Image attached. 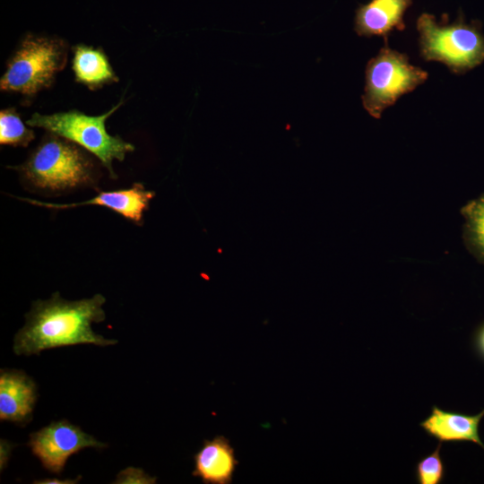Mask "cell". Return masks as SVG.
Masks as SVG:
<instances>
[{"label":"cell","instance_id":"obj_1","mask_svg":"<svg viewBox=\"0 0 484 484\" xmlns=\"http://www.w3.org/2000/svg\"><path fill=\"white\" fill-rule=\"evenodd\" d=\"M106 298L98 293L89 298L67 300L58 291L48 299L32 302L25 314V324L13 338L16 355H39L44 350L93 344L109 346L117 340L96 333L91 324L106 318L103 305Z\"/></svg>","mask_w":484,"mask_h":484},{"label":"cell","instance_id":"obj_2","mask_svg":"<svg viewBox=\"0 0 484 484\" xmlns=\"http://www.w3.org/2000/svg\"><path fill=\"white\" fill-rule=\"evenodd\" d=\"M420 56L443 63L455 74H464L484 62V34L478 20L465 22L462 12L453 22L443 14L441 21L428 13L417 19Z\"/></svg>","mask_w":484,"mask_h":484},{"label":"cell","instance_id":"obj_3","mask_svg":"<svg viewBox=\"0 0 484 484\" xmlns=\"http://www.w3.org/2000/svg\"><path fill=\"white\" fill-rule=\"evenodd\" d=\"M51 134L24 163L12 169L39 189L64 191L91 184L93 166L86 154L77 144Z\"/></svg>","mask_w":484,"mask_h":484},{"label":"cell","instance_id":"obj_4","mask_svg":"<svg viewBox=\"0 0 484 484\" xmlns=\"http://www.w3.org/2000/svg\"><path fill=\"white\" fill-rule=\"evenodd\" d=\"M121 104L122 101L100 116H88L78 110L52 115L34 113L26 123L30 126L43 128L85 149L99 160L111 178H117L113 161H122L128 152L134 151L132 143L118 135L109 134L106 129V120Z\"/></svg>","mask_w":484,"mask_h":484},{"label":"cell","instance_id":"obj_5","mask_svg":"<svg viewBox=\"0 0 484 484\" xmlns=\"http://www.w3.org/2000/svg\"><path fill=\"white\" fill-rule=\"evenodd\" d=\"M67 47L59 39L28 35L7 63L1 91L31 96L49 87L64 68Z\"/></svg>","mask_w":484,"mask_h":484},{"label":"cell","instance_id":"obj_6","mask_svg":"<svg viewBox=\"0 0 484 484\" xmlns=\"http://www.w3.org/2000/svg\"><path fill=\"white\" fill-rule=\"evenodd\" d=\"M428 73L410 64L404 53L385 45L371 58L365 70L362 104L375 118L393 106L402 95L414 91L428 79Z\"/></svg>","mask_w":484,"mask_h":484},{"label":"cell","instance_id":"obj_7","mask_svg":"<svg viewBox=\"0 0 484 484\" xmlns=\"http://www.w3.org/2000/svg\"><path fill=\"white\" fill-rule=\"evenodd\" d=\"M28 445L43 467L56 474L64 471L67 459L80 450L87 447H107L105 443L66 419L53 421L30 433Z\"/></svg>","mask_w":484,"mask_h":484},{"label":"cell","instance_id":"obj_8","mask_svg":"<svg viewBox=\"0 0 484 484\" xmlns=\"http://www.w3.org/2000/svg\"><path fill=\"white\" fill-rule=\"evenodd\" d=\"M155 194L146 190L143 184L134 183L129 188L100 192L96 196L79 203H53L30 198H20L30 204L54 210L71 209L86 205H99L108 208L124 218L140 225L143 212L148 209Z\"/></svg>","mask_w":484,"mask_h":484},{"label":"cell","instance_id":"obj_9","mask_svg":"<svg viewBox=\"0 0 484 484\" xmlns=\"http://www.w3.org/2000/svg\"><path fill=\"white\" fill-rule=\"evenodd\" d=\"M38 398L34 380L20 369L0 371V419L21 426L30 423L33 418Z\"/></svg>","mask_w":484,"mask_h":484},{"label":"cell","instance_id":"obj_10","mask_svg":"<svg viewBox=\"0 0 484 484\" xmlns=\"http://www.w3.org/2000/svg\"><path fill=\"white\" fill-rule=\"evenodd\" d=\"M412 0H370L360 4L355 13L354 30L359 36H387L393 30H403L404 14Z\"/></svg>","mask_w":484,"mask_h":484},{"label":"cell","instance_id":"obj_11","mask_svg":"<svg viewBox=\"0 0 484 484\" xmlns=\"http://www.w3.org/2000/svg\"><path fill=\"white\" fill-rule=\"evenodd\" d=\"M484 417V410L475 415L447 411L433 405L431 412L419 427L439 443L465 442L477 444L484 450V443L479 434V426Z\"/></svg>","mask_w":484,"mask_h":484},{"label":"cell","instance_id":"obj_12","mask_svg":"<svg viewBox=\"0 0 484 484\" xmlns=\"http://www.w3.org/2000/svg\"><path fill=\"white\" fill-rule=\"evenodd\" d=\"M193 476L198 477L205 484H229L238 464L235 450L229 440L217 436L204 440L202 447L194 456Z\"/></svg>","mask_w":484,"mask_h":484},{"label":"cell","instance_id":"obj_13","mask_svg":"<svg viewBox=\"0 0 484 484\" xmlns=\"http://www.w3.org/2000/svg\"><path fill=\"white\" fill-rule=\"evenodd\" d=\"M73 70L76 82L96 89L118 81L105 53L93 47L78 45L73 49Z\"/></svg>","mask_w":484,"mask_h":484},{"label":"cell","instance_id":"obj_14","mask_svg":"<svg viewBox=\"0 0 484 484\" xmlns=\"http://www.w3.org/2000/svg\"><path fill=\"white\" fill-rule=\"evenodd\" d=\"M463 217L462 240L467 251L484 264V193L460 210Z\"/></svg>","mask_w":484,"mask_h":484},{"label":"cell","instance_id":"obj_15","mask_svg":"<svg viewBox=\"0 0 484 484\" xmlns=\"http://www.w3.org/2000/svg\"><path fill=\"white\" fill-rule=\"evenodd\" d=\"M33 130L28 128L13 108L0 112V143L27 147L34 140Z\"/></svg>","mask_w":484,"mask_h":484},{"label":"cell","instance_id":"obj_16","mask_svg":"<svg viewBox=\"0 0 484 484\" xmlns=\"http://www.w3.org/2000/svg\"><path fill=\"white\" fill-rule=\"evenodd\" d=\"M441 443L415 466V478L419 484H440L445 480V465L441 457Z\"/></svg>","mask_w":484,"mask_h":484},{"label":"cell","instance_id":"obj_17","mask_svg":"<svg viewBox=\"0 0 484 484\" xmlns=\"http://www.w3.org/2000/svg\"><path fill=\"white\" fill-rule=\"evenodd\" d=\"M156 478L148 475L140 468L128 467L120 471L113 483L118 484H151Z\"/></svg>","mask_w":484,"mask_h":484},{"label":"cell","instance_id":"obj_18","mask_svg":"<svg viewBox=\"0 0 484 484\" xmlns=\"http://www.w3.org/2000/svg\"><path fill=\"white\" fill-rule=\"evenodd\" d=\"M473 345L479 357L484 360V323L477 328L474 333Z\"/></svg>","mask_w":484,"mask_h":484},{"label":"cell","instance_id":"obj_19","mask_svg":"<svg viewBox=\"0 0 484 484\" xmlns=\"http://www.w3.org/2000/svg\"><path fill=\"white\" fill-rule=\"evenodd\" d=\"M82 477L79 476L78 479L76 480H60V479H44V480H35L33 481V483H39V484H56V483H61V484H74L76 482H78V480L81 479Z\"/></svg>","mask_w":484,"mask_h":484}]
</instances>
